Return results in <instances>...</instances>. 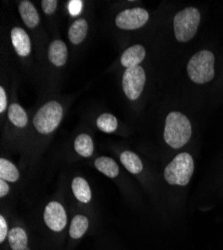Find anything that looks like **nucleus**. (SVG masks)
<instances>
[{"label": "nucleus", "mask_w": 223, "mask_h": 250, "mask_svg": "<svg viewBox=\"0 0 223 250\" xmlns=\"http://www.w3.org/2000/svg\"><path fill=\"white\" fill-rule=\"evenodd\" d=\"M192 134L189 119L181 112H170L165 120L164 140L170 147L178 149L189 141Z\"/></svg>", "instance_id": "f257e3e1"}, {"label": "nucleus", "mask_w": 223, "mask_h": 250, "mask_svg": "<svg viewBox=\"0 0 223 250\" xmlns=\"http://www.w3.org/2000/svg\"><path fill=\"white\" fill-rule=\"evenodd\" d=\"M214 55L209 50H201L195 53L187 64V73L189 78L197 84H203L213 79Z\"/></svg>", "instance_id": "f03ea898"}, {"label": "nucleus", "mask_w": 223, "mask_h": 250, "mask_svg": "<svg viewBox=\"0 0 223 250\" xmlns=\"http://www.w3.org/2000/svg\"><path fill=\"white\" fill-rule=\"evenodd\" d=\"M194 171L192 156L183 152L178 154L164 169V178L171 185L185 186L190 181Z\"/></svg>", "instance_id": "7ed1b4c3"}, {"label": "nucleus", "mask_w": 223, "mask_h": 250, "mask_svg": "<svg viewBox=\"0 0 223 250\" xmlns=\"http://www.w3.org/2000/svg\"><path fill=\"white\" fill-rule=\"evenodd\" d=\"M200 18V12L195 7H186L174 16V35L179 42H188L195 36Z\"/></svg>", "instance_id": "20e7f679"}, {"label": "nucleus", "mask_w": 223, "mask_h": 250, "mask_svg": "<svg viewBox=\"0 0 223 250\" xmlns=\"http://www.w3.org/2000/svg\"><path fill=\"white\" fill-rule=\"evenodd\" d=\"M62 114V106L57 101L47 102L36 112L33 118L36 130L41 134L51 133L61 121Z\"/></svg>", "instance_id": "39448f33"}, {"label": "nucleus", "mask_w": 223, "mask_h": 250, "mask_svg": "<svg viewBox=\"0 0 223 250\" xmlns=\"http://www.w3.org/2000/svg\"><path fill=\"white\" fill-rule=\"evenodd\" d=\"M146 81L144 69L141 66L127 68L123 74L122 87L130 100L137 99L143 91Z\"/></svg>", "instance_id": "423d86ee"}, {"label": "nucleus", "mask_w": 223, "mask_h": 250, "mask_svg": "<svg viewBox=\"0 0 223 250\" xmlns=\"http://www.w3.org/2000/svg\"><path fill=\"white\" fill-rule=\"evenodd\" d=\"M148 19L149 14L145 9L136 7L121 11L116 16L115 23L120 29L134 30L145 25Z\"/></svg>", "instance_id": "0eeeda50"}, {"label": "nucleus", "mask_w": 223, "mask_h": 250, "mask_svg": "<svg viewBox=\"0 0 223 250\" xmlns=\"http://www.w3.org/2000/svg\"><path fill=\"white\" fill-rule=\"evenodd\" d=\"M44 222L52 231H62L67 224V215L64 207L56 202H49L44 209Z\"/></svg>", "instance_id": "6e6552de"}, {"label": "nucleus", "mask_w": 223, "mask_h": 250, "mask_svg": "<svg viewBox=\"0 0 223 250\" xmlns=\"http://www.w3.org/2000/svg\"><path fill=\"white\" fill-rule=\"evenodd\" d=\"M11 41L15 51L19 56L26 57L30 54L31 41L25 30L20 27H14L11 30Z\"/></svg>", "instance_id": "1a4fd4ad"}, {"label": "nucleus", "mask_w": 223, "mask_h": 250, "mask_svg": "<svg viewBox=\"0 0 223 250\" xmlns=\"http://www.w3.org/2000/svg\"><path fill=\"white\" fill-rule=\"evenodd\" d=\"M145 55L146 51L142 45H133L123 52L122 56H121V64L126 67V69L139 66V64L145 58Z\"/></svg>", "instance_id": "9d476101"}, {"label": "nucleus", "mask_w": 223, "mask_h": 250, "mask_svg": "<svg viewBox=\"0 0 223 250\" xmlns=\"http://www.w3.org/2000/svg\"><path fill=\"white\" fill-rule=\"evenodd\" d=\"M48 58L51 63L57 67L63 66L67 61V47L61 40H55L48 49Z\"/></svg>", "instance_id": "9b49d317"}, {"label": "nucleus", "mask_w": 223, "mask_h": 250, "mask_svg": "<svg viewBox=\"0 0 223 250\" xmlns=\"http://www.w3.org/2000/svg\"><path fill=\"white\" fill-rule=\"evenodd\" d=\"M18 10L20 13V16H21L23 22L29 27V28H34L38 25L40 19H39V14L38 11L36 10L35 6L30 2L27 1V0H24V1H21L18 6Z\"/></svg>", "instance_id": "f8f14e48"}, {"label": "nucleus", "mask_w": 223, "mask_h": 250, "mask_svg": "<svg viewBox=\"0 0 223 250\" xmlns=\"http://www.w3.org/2000/svg\"><path fill=\"white\" fill-rule=\"evenodd\" d=\"M72 191L76 199L82 203H88L91 200L92 194L88 182L82 177H75L71 184Z\"/></svg>", "instance_id": "ddd939ff"}, {"label": "nucleus", "mask_w": 223, "mask_h": 250, "mask_svg": "<svg viewBox=\"0 0 223 250\" xmlns=\"http://www.w3.org/2000/svg\"><path fill=\"white\" fill-rule=\"evenodd\" d=\"M88 31V24L84 18L75 20L68 30V38L73 44H79L86 37Z\"/></svg>", "instance_id": "4468645a"}, {"label": "nucleus", "mask_w": 223, "mask_h": 250, "mask_svg": "<svg viewBox=\"0 0 223 250\" xmlns=\"http://www.w3.org/2000/svg\"><path fill=\"white\" fill-rule=\"evenodd\" d=\"M8 241L12 250H25L28 244V237L24 229L14 227L8 233Z\"/></svg>", "instance_id": "2eb2a0df"}, {"label": "nucleus", "mask_w": 223, "mask_h": 250, "mask_svg": "<svg viewBox=\"0 0 223 250\" xmlns=\"http://www.w3.org/2000/svg\"><path fill=\"white\" fill-rule=\"evenodd\" d=\"M121 163L124 167L132 174H138L143 169L142 161L140 160L138 155L131 151H124L120 155Z\"/></svg>", "instance_id": "dca6fc26"}, {"label": "nucleus", "mask_w": 223, "mask_h": 250, "mask_svg": "<svg viewBox=\"0 0 223 250\" xmlns=\"http://www.w3.org/2000/svg\"><path fill=\"white\" fill-rule=\"evenodd\" d=\"M95 167L101 173L105 174L110 178H114L119 174V167L117 163L109 157H99L95 160Z\"/></svg>", "instance_id": "f3484780"}, {"label": "nucleus", "mask_w": 223, "mask_h": 250, "mask_svg": "<svg viewBox=\"0 0 223 250\" xmlns=\"http://www.w3.org/2000/svg\"><path fill=\"white\" fill-rule=\"evenodd\" d=\"M75 151L83 157H90L94 151V145L88 134L82 133L76 137L74 141Z\"/></svg>", "instance_id": "a211bd4d"}, {"label": "nucleus", "mask_w": 223, "mask_h": 250, "mask_svg": "<svg viewBox=\"0 0 223 250\" xmlns=\"http://www.w3.org/2000/svg\"><path fill=\"white\" fill-rule=\"evenodd\" d=\"M88 225V218L86 216L81 214L74 216L69 228L70 237L73 239H79L82 237L87 231Z\"/></svg>", "instance_id": "6ab92c4d"}, {"label": "nucleus", "mask_w": 223, "mask_h": 250, "mask_svg": "<svg viewBox=\"0 0 223 250\" xmlns=\"http://www.w3.org/2000/svg\"><path fill=\"white\" fill-rule=\"evenodd\" d=\"M8 118L17 127L23 128L27 125L28 117L25 110L19 105V104L13 103L8 109Z\"/></svg>", "instance_id": "aec40b11"}, {"label": "nucleus", "mask_w": 223, "mask_h": 250, "mask_svg": "<svg viewBox=\"0 0 223 250\" xmlns=\"http://www.w3.org/2000/svg\"><path fill=\"white\" fill-rule=\"evenodd\" d=\"M0 178L9 182H16L19 179V171L16 166L4 158L0 159Z\"/></svg>", "instance_id": "412c9836"}, {"label": "nucleus", "mask_w": 223, "mask_h": 250, "mask_svg": "<svg viewBox=\"0 0 223 250\" xmlns=\"http://www.w3.org/2000/svg\"><path fill=\"white\" fill-rule=\"evenodd\" d=\"M96 124H97V127L101 131L111 133L117 129L118 121L114 115L110 113H103L97 118Z\"/></svg>", "instance_id": "4be33fe9"}, {"label": "nucleus", "mask_w": 223, "mask_h": 250, "mask_svg": "<svg viewBox=\"0 0 223 250\" xmlns=\"http://www.w3.org/2000/svg\"><path fill=\"white\" fill-rule=\"evenodd\" d=\"M57 1L56 0H42L41 1V6L46 14H52L54 13L56 7H57Z\"/></svg>", "instance_id": "5701e85b"}, {"label": "nucleus", "mask_w": 223, "mask_h": 250, "mask_svg": "<svg viewBox=\"0 0 223 250\" xmlns=\"http://www.w3.org/2000/svg\"><path fill=\"white\" fill-rule=\"evenodd\" d=\"M8 235V226L5 218L1 215L0 216V242H3Z\"/></svg>", "instance_id": "b1692460"}, {"label": "nucleus", "mask_w": 223, "mask_h": 250, "mask_svg": "<svg viewBox=\"0 0 223 250\" xmlns=\"http://www.w3.org/2000/svg\"><path fill=\"white\" fill-rule=\"evenodd\" d=\"M6 106H7L6 93L3 87H0V112L2 113L6 109Z\"/></svg>", "instance_id": "393cba45"}, {"label": "nucleus", "mask_w": 223, "mask_h": 250, "mask_svg": "<svg viewBox=\"0 0 223 250\" xmlns=\"http://www.w3.org/2000/svg\"><path fill=\"white\" fill-rule=\"evenodd\" d=\"M82 6V2L81 1H71L69 4V10L72 15H76L80 12V8Z\"/></svg>", "instance_id": "a878e982"}, {"label": "nucleus", "mask_w": 223, "mask_h": 250, "mask_svg": "<svg viewBox=\"0 0 223 250\" xmlns=\"http://www.w3.org/2000/svg\"><path fill=\"white\" fill-rule=\"evenodd\" d=\"M8 192H9L8 183L5 180L1 179V180H0V197L6 196Z\"/></svg>", "instance_id": "bb28decb"}]
</instances>
